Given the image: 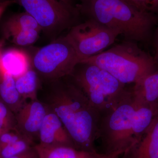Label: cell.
Instances as JSON below:
<instances>
[{"mask_svg":"<svg viewBox=\"0 0 158 158\" xmlns=\"http://www.w3.org/2000/svg\"><path fill=\"white\" fill-rule=\"evenodd\" d=\"M37 99L60 118L77 149L97 152L100 114L68 76L41 82Z\"/></svg>","mask_w":158,"mask_h":158,"instance_id":"6da1fadb","label":"cell"},{"mask_svg":"<svg viewBox=\"0 0 158 158\" xmlns=\"http://www.w3.org/2000/svg\"><path fill=\"white\" fill-rule=\"evenodd\" d=\"M158 112V108L141 103L130 94L100 116L98 137L102 154L119 157L140 139Z\"/></svg>","mask_w":158,"mask_h":158,"instance_id":"7a4b0ae2","label":"cell"},{"mask_svg":"<svg viewBox=\"0 0 158 158\" xmlns=\"http://www.w3.org/2000/svg\"><path fill=\"white\" fill-rule=\"evenodd\" d=\"M80 15L116 30L126 40L148 43L158 24L157 15L136 9L123 0H79Z\"/></svg>","mask_w":158,"mask_h":158,"instance_id":"3957f363","label":"cell"},{"mask_svg":"<svg viewBox=\"0 0 158 158\" xmlns=\"http://www.w3.org/2000/svg\"><path fill=\"white\" fill-rule=\"evenodd\" d=\"M81 62L96 65L126 85L135 84L158 69L153 57L142 50L137 42L126 40Z\"/></svg>","mask_w":158,"mask_h":158,"instance_id":"277c9868","label":"cell"},{"mask_svg":"<svg viewBox=\"0 0 158 158\" xmlns=\"http://www.w3.org/2000/svg\"><path fill=\"white\" fill-rule=\"evenodd\" d=\"M68 76L100 116L116 106L131 92V88H128L106 71L90 63L80 62Z\"/></svg>","mask_w":158,"mask_h":158,"instance_id":"5b68a950","label":"cell"},{"mask_svg":"<svg viewBox=\"0 0 158 158\" xmlns=\"http://www.w3.org/2000/svg\"><path fill=\"white\" fill-rule=\"evenodd\" d=\"M81 61L65 36L38 50L31 60V67L41 82H48L69 75Z\"/></svg>","mask_w":158,"mask_h":158,"instance_id":"8992f818","label":"cell"},{"mask_svg":"<svg viewBox=\"0 0 158 158\" xmlns=\"http://www.w3.org/2000/svg\"><path fill=\"white\" fill-rule=\"evenodd\" d=\"M31 15L47 35L56 37L79 23L81 16L75 6L60 0H15Z\"/></svg>","mask_w":158,"mask_h":158,"instance_id":"52a82bcc","label":"cell"},{"mask_svg":"<svg viewBox=\"0 0 158 158\" xmlns=\"http://www.w3.org/2000/svg\"><path fill=\"white\" fill-rule=\"evenodd\" d=\"M120 35L94 20L86 19L73 26L65 37L82 61L104 52Z\"/></svg>","mask_w":158,"mask_h":158,"instance_id":"ba28073f","label":"cell"},{"mask_svg":"<svg viewBox=\"0 0 158 158\" xmlns=\"http://www.w3.org/2000/svg\"><path fill=\"white\" fill-rule=\"evenodd\" d=\"M48 107L38 99L26 102L16 114V128L24 137L37 144Z\"/></svg>","mask_w":158,"mask_h":158,"instance_id":"9c48e42d","label":"cell"},{"mask_svg":"<svg viewBox=\"0 0 158 158\" xmlns=\"http://www.w3.org/2000/svg\"><path fill=\"white\" fill-rule=\"evenodd\" d=\"M38 144L45 146H67L76 148L62 122L48 107L40 131Z\"/></svg>","mask_w":158,"mask_h":158,"instance_id":"30bf717a","label":"cell"},{"mask_svg":"<svg viewBox=\"0 0 158 158\" xmlns=\"http://www.w3.org/2000/svg\"><path fill=\"white\" fill-rule=\"evenodd\" d=\"M121 158H158V112L140 139Z\"/></svg>","mask_w":158,"mask_h":158,"instance_id":"8fae6325","label":"cell"},{"mask_svg":"<svg viewBox=\"0 0 158 158\" xmlns=\"http://www.w3.org/2000/svg\"><path fill=\"white\" fill-rule=\"evenodd\" d=\"M131 90L137 101L158 108V69L134 84Z\"/></svg>","mask_w":158,"mask_h":158,"instance_id":"7c38bea8","label":"cell"},{"mask_svg":"<svg viewBox=\"0 0 158 158\" xmlns=\"http://www.w3.org/2000/svg\"><path fill=\"white\" fill-rule=\"evenodd\" d=\"M31 67V60L23 51L14 48L3 51L1 68L15 78L22 75Z\"/></svg>","mask_w":158,"mask_h":158,"instance_id":"4fadbf2b","label":"cell"},{"mask_svg":"<svg viewBox=\"0 0 158 158\" xmlns=\"http://www.w3.org/2000/svg\"><path fill=\"white\" fill-rule=\"evenodd\" d=\"M0 100L15 113H16L26 103L20 95L15 85V78L1 67L0 70Z\"/></svg>","mask_w":158,"mask_h":158,"instance_id":"5bb4252c","label":"cell"},{"mask_svg":"<svg viewBox=\"0 0 158 158\" xmlns=\"http://www.w3.org/2000/svg\"><path fill=\"white\" fill-rule=\"evenodd\" d=\"M39 158H108L98 152L85 151L67 146H34Z\"/></svg>","mask_w":158,"mask_h":158,"instance_id":"9a60e30c","label":"cell"},{"mask_svg":"<svg viewBox=\"0 0 158 158\" xmlns=\"http://www.w3.org/2000/svg\"><path fill=\"white\" fill-rule=\"evenodd\" d=\"M15 78L18 91L25 101L27 102L37 99L41 81L32 67L22 75Z\"/></svg>","mask_w":158,"mask_h":158,"instance_id":"2e32d148","label":"cell"},{"mask_svg":"<svg viewBox=\"0 0 158 158\" xmlns=\"http://www.w3.org/2000/svg\"><path fill=\"white\" fill-rule=\"evenodd\" d=\"M3 29L6 39L11 34L22 30L35 29L42 31L36 20L26 11L9 18L4 23Z\"/></svg>","mask_w":158,"mask_h":158,"instance_id":"e0dca14e","label":"cell"},{"mask_svg":"<svg viewBox=\"0 0 158 158\" xmlns=\"http://www.w3.org/2000/svg\"><path fill=\"white\" fill-rule=\"evenodd\" d=\"M35 144L23 138L0 148V158L11 157L21 154L34 147Z\"/></svg>","mask_w":158,"mask_h":158,"instance_id":"ac0fdd59","label":"cell"},{"mask_svg":"<svg viewBox=\"0 0 158 158\" xmlns=\"http://www.w3.org/2000/svg\"><path fill=\"white\" fill-rule=\"evenodd\" d=\"M40 31L35 29L22 30L11 34L8 39H11V42L17 45H30L37 41Z\"/></svg>","mask_w":158,"mask_h":158,"instance_id":"d6986e66","label":"cell"},{"mask_svg":"<svg viewBox=\"0 0 158 158\" xmlns=\"http://www.w3.org/2000/svg\"><path fill=\"white\" fill-rule=\"evenodd\" d=\"M16 128L15 114L0 100V135Z\"/></svg>","mask_w":158,"mask_h":158,"instance_id":"ffe728a7","label":"cell"},{"mask_svg":"<svg viewBox=\"0 0 158 158\" xmlns=\"http://www.w3.org/2000/svg\"><path fill=\"white\" fill-rule=\"evenodd\" d=\"M140 11L158 15V0H123Z\"/></svg>","mask_w":158,"mask_h":158,"instance_id":"44dd1931","label":"cell"},{"mask_svg":"<svg viewBox=\"0 0 158 158\" xmlns=\"http://www.w3.org/2000/svg\"><path fill=\"white\" fill-rule=\"evenodd\" d=\"M23 138H25L19 132L17 128L2 133L0 135V148Z\"/></svg>","mask_w":158,"mask_h":158,"instance_id":"7402d4cb","label":"cell"},{"mask_svg":"<svg viewBox=\"0 0 158 158\" xmlns=\"http://www.w3.org/2000/svg\"><path fill=\"white\" fill-rule=\"evenodd\" d=\"M6 158H39L34 147L25 152L19 155Z\"/></svg>","mask_w":158,"mask_h":158,"instance_id":"603a6c76","label":"cell"},{"mask_svg":"<svg viewBox=\"0 0 158 158\" xmlns=\"http://www.w3.org/2000/svg\"><path fill=\"white\" fill-rule=\"evenodd\" d=\"M14 1L12 0H10V1H7V2H4L0 3V18H1L2 15L4 11L7 9V7H8L12 2H13Z\"/></svg>","mask_w":158,"mask_h":158,"instance_id":"cb8c5ba5","label":"cell"},{"mask_svg":"<svg viewBox=\"0 0 158 158\" xmlns=\"http://www.w3.org/2000/svg\"><path fill=\"white\" fill-rule=\"evenodd\" d=\"M155 55L153 58L158 66V40H154Z\"/></svg>","mask_w":158,"mask_h":158,"instance_id":"d4e9b609","label":"cell"},{"mask_svg":"<svg viewBox=\"0 0 158 158\" xmlns=\"http://www.w3.org/2000/svg\"><path fill=\"white\" fill-rule=\"evenodd\" d=\"M5 40L4 39L0 40V70H1V59L2 53L3 51V47L5 45Z\"/></svg>","mask_w":158,"mask_h":158,"instance_id":"484cf974","label":"cell"},{"mask_svg":"<svg viewBox=\"0 0 158 158\" xmlns=\"http://www.w3.org/2000/svg\"><path fill=\"white\" fill-rule=\"evenodd\" d=\"M158 40V23L154 34V40Z\"/></svg>","mask_w":158,"mask_h":158,"instance_id":"4316f807","label":"cell"},{"mask_svg":"<svg viewBox=\"0 0 158 158\" xmlns=\"http://www.w3.org/2000/svg\"><path fill=\"white\" fill-rule=\"evenodd\" d=\"M60 1H62V2L66 3V4H69V5L75 6L72 2V0H60Z\"/></svg>","mask_w":158,"mask_h":158,"instance_id":"83f0119b","label":"cell"},{"mask_svg":"<svg viewBox=\"0 0 158 158\" xmlns=\"http://www.w3.org/2000/svg\"><path fill=\"white\" fill-rule=\"evenodd\" d=\"M119 158V157H116V158Z\"/></svg>","mask_w":158,"mask_h":158,"instance_id":"f1b7e54d","label":"cell"}]
</instances>
